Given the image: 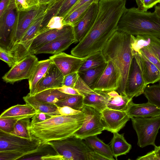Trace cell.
<instances>
[{"label":"cell","mask_w":160,"mask_h":160,"mask_svg":"<svg viewBox=\"0 0 160 160\" xmlns=\"http://www.w3.org/2000/svg\"><path fill=\"white\" fill-rule=\"evenodd\" d=\"M38 61L37 58L34 54H29L11 67L2 79L6 82L12 84L22 80L28 79Z\"/></svg>","instance_id":"obj_10"},{"label":"cell","mask_w":160,"mask_h":160,"mask_svg":"<svg viewBox=\"0 0 160 160\" xmlns=\"http://www.w3.org/2000/svg\"><path fill=\"white\" fill-rule=\"evenodd\" d=\"M52 116L44 112H39L35 114L32 118L30 124L42 122L51 118Z\"/></svg>","instance_id":"obj_48"},{"label":"cell","mask_w":160,"mask_h":160,"mask_svg":"<svg viewBox=\"0 0 160 160\" xmlns=\"http://www.w3.org/2000/svg\"><path fill=\"white\" fill-rule=\"evenodd\" d=\"M82 111L85 114L84 121L81 127L75 132L73 136L83 140L89 136L97 135L105 130L101 112L85 105Z\"/></svg>","instance_id":"obj_8"},{"label":"cell","mask_w":160,"mask_h":160,"mask_svg":"<svg viewBox=\"0 0 160 160\" xmlns=\"http://www.w3.org/2000/svg\"><path fill=\"white\" fill-rule=\"evenodd\" d=\"M138 8L140 11L144 12L160 3V0H135Z\"/></svg>","instance_id":"obj_42"},{"label":"cell","mask_w":160,"mask_h":160,"mask_svg":"<svg viewBox=\"0 0 160 160\" xmlns=\"http://www.w3.org/2000/svg\"><path fill=\"white\" fill-rule=\"evenodd\" d=\"M93 2H89L82 6L68 16L64 17L63 20L65 24L72 26L77 22L83 17Z\"/></svg>","instance_id":"obj_36"},{"label":"cell","mask_w":160,"mask_h":160,"mask_svg":"<svg viewBox=\"0 0 160 160\" xmlns=\"http://www.w3.org/2000/svg\"><path fill=\"white\" fill-rule=\"evenodd\" d=\"M57 107L60 114L62 115L68 116L77 114L82 111L76 110L67 106Z\"/></svg>","instance_id":"obj_49"},{"label":"cell","mask_w":160,"mask_h":160,"mask_svg":"<svg viewBox=\"0 0 160 160\" xmlns=\"http://www.w3.org/2000/svg\"><path fill=\"white\" fill-rule=\"evenodd\" d=\"M137 160H160V157L154 150L146 154L141 157H138Z\"/></svg>","instance_id":"obj_50"},{"label":"cell","mask_w":160,"mask_h":160,"mask_svg":"<svg viewBox=\"0 0 160 160\" xmlns=\"http://www.w3.org/2000/svg\"><path fill=\"white\" fill-rule=\"evenodd\" d=\"M39 112L29 105L26 103L23 105L18 104L12 106L4 111L1 114L0 118L35 115Z\"/></svg>","instance_id":"obj_28"},{"label":"cell","mask_w":160,"mask_h":160,"mask_svg":"<svg viewBox=\"0 0 160 160\" xmlns=\"http://www.w3.org/2000/svg\"><path fill=\"white\" fill-rule=\"evenodd\" d=\"M107 93L109 96L111 98L114 97L119 95L118 92L116 91H111L107 92Z\"/></svg>","instance_id":"obj_55"},{"label":"cell","mask_w":160,"mask_h":160,"mask_svg":"<svg viewBox=\"0 0 160 160\" xmlns=\"http://www.w3.org/2000/svg\"><path fill=\"white\" fill-rule=\"evenodd\" d=\"M84 118L82 111L73 115H57L43 122L30 124L29 128L32 137L40 140L42 144H46L49 141L73 135L81 127Z\"/></svg>","instance_id":"obj_2"},{"label":"cell","mask_w":160,"mask_h":160,"mask_svg":"<svg viewBox=\"0 0 160 160\" xmlns=\"http://www.w3.org/2000/svg\"><path fill=\"white\" fill-rule=\"evenodd\" d=\"M11 0H1L0 2V16L4 13L8 7Z\"/></svg>","instance_id":"obj_54"},{"label":"cell","mask_w":160,"mask_h":160,"mask_svg":"<svg viewBox=\"0 0 160 160\" xmlns=\"http://www.w3.org/2000/svg\"><path fill=\"white\" fill-rule=\"evenodd\" d=\"M52 62L49 58L38 61L32 73L28 79L30 92L28 94L33 96L37 86L46 73Z\"/></svg>","instance_id":"obj_22"},{"label":"cell","mask_w":160,"mask_h":160,"mask_svg":"<svg viewBox=\"0 0 160 160\" xmlns=\"http://www.w3.org/2000/svg\"><path fill=\"white\" fill-rule=\"evenodd\" d=\"M30 118H22L15 124L13 131L10 133L22 137L32 139L33 138L29 127L30 125Z\"/></svg>","instance_id":"obj_32"},{"label":"cell","mask_w":160,"mask_h":160,"mask_svg":"<svg viewBox=\"0 0 160 160\" xmlns=\"http://www.w3.org/2000/svg\"><path fill=\"white\" fill-rule=\"evenodd\" d=\"M126 112L130 118H152L160 116V109L148 102L146 103L137 104L134 103L132 100L129 103Z\"/></svg>","instance_id":"obj_21"},{"label":"cell","mask_w":160,"mask_h":160,"mask_svg":"<svg viewBox=\"0 0 160 160\" xmlns=\"http://www.w3.org/2000/svg\"><path fill=\"white\" fill-rule=\"evenodd\" d=\"M63 19L64 18L62 17H53L49 21L46 26L39 31L37 35L50 29L61 28L66 26Z\"/></svg>","instance_id":"obj_40"},{"label":"cell","mask_w":160,"mask_h":160,"mask_svg":"<svg viewBox=\"0 0 160 160\" xmlns=\"http://www.w3.org/2000/svg\"><path fill=\"white\" fill-rule=\"evenodd\" d=\"M99 2H93L83 17L72 26L77 43L83 38L92 26L98 13Z\"/></svg>","instance_id":"obj_14"},{"label":"cell","mask_w":160,"mask_h":160,"mask_svg":"<svg viewBox=\"0 0 160 160\" xmlns=\"http://www.w3.org/2000/svg\"><path fill=\"white\" fill-rule=\"evenodd\" d=\"M84 97L82 95H71L55 104L58 107L67 106L76 110L82 111L84 106Z\"/></svg>","instance_id":"obj_33"},{"label":"cell","mask_w":160,"mask_h":160,"mask_svg":"<svg viewBox=\"0 0 160 160\" xmlns=\"http://www.w3.org/2000/svg\"><path fill=\"white\" fill-rule=\"evenodd\" d=\"M65 0H60V1L62 2H64V1H65Z\"/></svg>","instance_id":"obj_60"},{"label":"cell","mask_w":160,"mask_h":160,"mask_svg":"<svg viewBox=\"0 0 160 160\" xmlns=\"http://www.w3.org/2000/svg\"><path fill=\"white\" fill-rule=\"evenodd\" d=\"M142 71L146 84H153L160 79V71L141 52L133 54Z\"/></svg>","instance_id":"obj_20"},{"label":"cell","mask_w":160,"mask_h":160,"mask_svg":"<svg viewBox=\"0 0 160 160\" xmlns=\"http://www.w3.org/2000/svg\"><path fill=\"white\" fill-rule=\"evenodd\" d=\"M44 144H42L40 140L34 137L30 139L0 130V151L38 149Z\"/></svg>","instance_id":"obj_9"},{"label":"cell","mask_w":160,"mask_h":160,"mask_svg":"<svg viewBox=\"0 0 160 160\" xmlns=\"http://www.w3.org/2000/svg\"><path fill=\"white\" fill-rule=\"evenodd\" d=\"M55 0H44L41 5H46L48 6L52 3Z\"/></svg>","instance_id":"obj_57"},{"label":"cell","mask_w":160,"mask_h":160,"mask_svg":"<svg viewBox=\"0 0 160 160\" xmlns=\"http://www.w3.org/2000/svg\"><path fill=\"white\" fill-rule=\"evenodd\" d=\"M132 99L126 95L119 94L113 98L109 97L107 104V108L121 111H127L130 102Z\"/></svg>","instance_id":"obj_30"},{"label":"cell","mask_w":160,"mask_h":160,"mask_svg":"<svg viewBox=\"0 0 160 160\" xmlns=\"http://www.w3.org/2000/svg\"><path fill=\"white\" fill-rule=\"evenodd\" d=\"M39 159L64 160L63 157L57 154L55 155L48 154L43 156L40 157Z\"/></svg>","instance_id":"obj_53"},{"label":"cell","mask_w":160,"mask_h":160,"mask_svg":"<svg viewBox=\"0 0 160 160\" xmlns=\"http://www.w3.org/2000/svg\"><path fill=\"white\" fill-rule=\"evenodd\" d=\"M152 63L155 65L160 71V61L146 47H144L139 51Z\"/></svg>","instance_id":"obj_47"},{"label":"cell","mask_w":160,"mask_h":160,"mask_svg":"<svg viewBox=\"0 0 160 160\" xmlns=\"http://www.w3.org/2000/svg\"><path fill=\"white\" fill-rule=\"evenodd\" d=\"M23 98L26 104L31 105L39 112L48 113L52 116L60 115L58 107L55 104L38 101L28 94Z\"/></svg>","instance_id":"obj_26"},{"label":"cell","mask_w":160,"mask_h":160,"mask_svg":"<svg viewBox=\"0 0 160 160\" xmlns=\"http://www.w3.org/2000/svg\"><path fill=\"white\" fill-rule=\"evenodd\" d=\"M18 11H27L37 9L40 5L38 0H15Z\"/></svg>","instance_id":"obj_39"},{"label":"cell","mask_w":160,"mask_h":160,"mask_svg":"<svg viewBox=\"0 0 160 160\" xmlns=\"http://www.w3.org/2000/svg\"><path fill=\"white\" fill-rule=\"evenodd\" d=\"M144 96L148 102L160 109V85H147L144 91Z\"/></svg>","instance_id":"obj_35"},{"label":"cell","mask_w":160,"mask_h":160,"mask_svg":"<svg viewBox=\"0 0 160 160\" xmlns=\"http://www.w3.org/2000/svg\"><path fill=\"white\" fill-rule=\"evenodd\" d=\"M107 61L105 69L92 88L94 91L108 92L117 91L118 88V78L114 66L111 61Z\"/></svg>","instance_id":"obj_13"},{"label":"cell","mask_w":160,"mask_h":160,"mask_svg":"<svg viewBox=\"0 0 160 160\" xmlns=\"http://www.w3.org/2000/svg\"><path fill=\"white\" fill-rule=\"evenodd\" d=\"M77 43L73 28L61 36L44 45L34 54L49 53L56 54L67 49L72 43Z\"/></svg>","instance_id":"obj_16"},{"label":"cell","mask_w":160,"mask_h":160,"mask_svg":"<svg viewBox=\"0 0 160 160\" xmlns=\"http://www.w3.org/2000/svg\"><path fill=\"white\" fill-rule=\"evenodd\" d=\"M149 35H139L134 36L131 35V45L132 54L137 52L142 48L147 46L149 43Z\"/></svg>","instance_id":"obj_38"},{"label":"cell","mask_w":160,"mask_h":160,"mask_svg":"<svg viewBox=\"0 0 160 160\" xmlns=\"http://www.w3.org/2000/svg\"><path fill=\"white\" fill-rule=\"evenodd\" d=\"M79 76L78 72H74L65 76L63 85L74 88Z\"/></svg>","instance_id":"obj_46"},{"label":"cell","mask_w":160,"mask_h":160,"mask_svg":"<svg viewBox=\"0 0 160 160\" xmlns=\"http://www.w3.org/2000/svg\"><path fill=\"white\" fill-rule=\"evenodd\" d=\"M74 88L77 89L84 96L96 92V91L93 90L84 82L80 76Z\"/></svg>","instance_id":"obj_44"},{"label":"cell","mask_w":160,"mask_h":160,"mask_svg":"<svg viewBox=\"0 0 160 160\" xmlns=\"http://www.w3.org/2000/svg\"><path fill=\"white\" fill-rule=\"evenodd\" d=\"M46 144L41 148L36 149H30L21 151H0V160H14L20 159L26 156L36 153L45 147Z\"/></svg>","instance_id":"obj_34"},{"label":"cell","mask_w":160,"mask_h":160,"mask_svg":"<svg viewBox=\"0 0 160 160\" xmlns=\"http://www.w3.org/2000/svg\"><path fill=\"white\" fill-rule=\"evenodd\" d=\"M40 4L41 5L42 4V3L43 2L44 0H38Z\"/></svg>","instance_id":"obj_59"},{"label":"cell","mask_w":160,"mask_h":160,"mask_svg":"<svg viewBox=\"0 0 160 160\" xmlns=\"http://www.w3.org/2000/svg\"><path fill=\"white\" fill-rule=\"evenodd\" d=\"M34 115H26L5 118H0V130L6 132L11 133L13 131L14 126L18 120L25 118H32Z\"/></svg>","instance_id":"obj_37"},{"label":"cell","mask_w":160,"mask_h":160,"mask_svg":"<svg viewBox=\"0 0 160 160\" xmlns=\"http://www.w3.org/2000/svg\"><path fill=\"white\" fill-rule=\"evenodd\" d=\"M79 0H65L55 16L64 17Z\"/></svg>","instance_id":"obj_45"},{"label":"cell","mask_w":160,"mask_h":160,"mask_svg":"<svg viewBox=\"0 0 160 160\" xmlns=\"http://www.w3.org/2000/svg\"><path fill=\"white\" fill-rule=\"evenodd\" d=\"M150 42L146 47L160 61V38L149 36Z\"/></svg>","instance_id":"obj_41"},{"label":"cell","mask_w":160,"mask_h":160,"mask_svg":"<svg viewBox=\"0 0 160 160\" xmlns=\"http://www.w3.org/2000/svg\"><path fill=\"white\" fill-rule=\"evenodd\" d=\"M17 12L15 0H11L7 8L0 16V47L9 51L13 44V29Z\"/></svg>","instance_id":"obj_7"},{"label":"cell","mask_w":160,"mask_h":160,"mask_svg":"<svg viewBox=\"0 0 160 160\" xmlns=\"http://www.w3.org/2000/svg\"><path fill=\"white\" fill-rule=\"evenodd\" d=\"M40 7V6L37 9L29 11H18L13 29L14 40L11 50L19 42L32 21L37 15Z\"/></svg>","instance_id":"obj_17"},{"label":"cell","mask_w":160,"mask_h":160,"mask_svg":"<svg viewBox=\"0 0 160 160\" xmlns=\"http://www.w3.org/2000/svg\"><path fill=\"white\" fill-rule=\"evenodd\" d=\"M131 35L117 30L105 45L102 52L107 61L110 60L116 70L119 94L126 95L125 86L132 60L133 57L131 45Z\"/></svg>","instance_id":"obj_1"},{"label":"cell","mask_w":160,"mask_h":160,"mask_svg":"<svg viewBox=\"0 0 160 160\" xmlns=\"http://www.w3.org/2000/svg\"><path fill=\"white\" fill-rule=\"evenodd\" d=\"M113 133L110 147L113 157L117 160L118 156L126 155L129 152L132 146L125 139L124 134H120L118 132Z\"/></svg>","instance_id":"obj_24"},{"label":"cell","mask_w":160,"mask_h":160,"mask_svg":"<svg viewBox=\"0 0 160 160\" xmlns=\"http://www.w3.org/2000/svg\"><path fill=\"white\" fill-rule=\"evenodd\" d=\"M159 82V84L160 85V79L158 81Z\"/></svg>","instance_id":"obj_61"},{"label":"cell","mask_w":160,"mask_h":160,"mask_svg":"<svg viewBox=\"0 0 160 160\" xmlns=\"http://www.w3.org/2000/svg\"><path fill=\"white\" fill-rule=\"evenodd\" d=\"M107 63L88 70L78 71L80 77L92 89L105 69Z\"/></svg>","instance_id":"obj_29"},{"label":"cell","mask_w":160,"mask_h":160,"mask_svg":"<svg viewBox=\"0 0 160 160\" xmlns=\"http://www.w3.org/2000/svg\"><path fill=\"white\" fill-rule=\"evenodd\" d=\"M147 85L140 68L134 56L131 63L125 86V94L130 99L143 93Z\"/></svg>","instance_id":"obj_11"},{"label":"cell","mask_w":160,"mask_h":160,"mask_svg":"<svg viewBox=\"0 0 160 160\" xmlns=\"http://www.w3.org/2000/svg\"><path fill=\"white\" fill-rule=\"evenodd\" d=\"M64 76L52 62L46 73L38 83L34 94L47 89L58 88L62 87Z\"/></svg>","instance_id":"obj_18"},{"label":"cell","mask_w":160,"mask_h":160,"mask_svg":"<svg viewBox=\"0 0 160 160\" xmlns=\"http://www.w3.org/2000/svg\"><path fill=\"white\" fill-rule=\"evenodd\" d=\"M58 89L61 92L66 94L70 95H82L77 89L71 87L63 85Z\"/></svg>","instance_id":"obj_52"},{"label":"cell","mask_w":160,"mask_h":160,"mask_svg":"<svg viewBox=\"0 0 160 160\" xmlns=\"http://www.w3.org/2000/svg\"><path fill=\"white\" fill-rule=\"evenodd\" d=\"M154 12L160 18V3L156 5L154 8Z\"/></svg>","instance_id":"obj_56"},{"label":"cell","mask_w":160,"mask_h":160,"mask_svg":"<svg viewBox=\"0 0 160 160\" xmlns=\"http://www.w3.org/2000/svg\"><path fill=\"white\" fill-rule=\"evenodd\" d=\"M70 95L61 92L58 88H50L41 91L32 96L38 101L55 104Z\"/></svg>","instance_id":"obj_27"},{"label":"cell","mask_w":160,"mask_h":160,"mask_svg":"<svg viewBox=\"0 0 160 160\" xmlns=\"http://www.w3.org/2000/svg\"><path fill=\"white\" fill-rule=\"evenodd\" d=\"M0 59L7 64L10 67H12L16 63V61L10 51L0 47Z\"/></svg>","instance_id":"obj_43"},{"label":"cell","mask_w":160,"mask_h":160,"mask_svg":"<svg viewBox=\"0 0 160 160\" xmlns=\"http://www.w3.org/2000/svg\"><path fill=\"white\" fill-rule=\"evenodd\" d=\"M118 30L134 36L148 35L160 38V18L154 11L127 8L118 22Z\"/></svg>","instance_id":"obj_3"},{"label":"cell","mask_w":160,"mask_h":160,"mask_svg":"<svg viewBox=\"0 0 160 160\" xmlns=\"http://www.w3.org/2000/svg\"><path fill=\"white\" fill-rule=\"evenodd\" d=\"M71 25H66L59 29H50L40 33L33 39L28 50V54H34L39 48L66 33L72 28Z\"/></svg>","instance_id":"obj_19"},{"label":"cell","mask_w":160,"mask_h":160,"mask_svg":"<svg viewBox=\"0 0 160 160\" xmlns=\"http://www.w3.org/2000/svg\"><path fill=\"white\" fill-rule=\"evenodd\" d=\"M102 51L98 52L89 56L78 71L88 70L107 63Z\"/></svg>","instance_id":"obj_31"},{"label":"cell","mask_w":160,"mask_h":160,"mask_svg":"<svg viewBox=\"0 0 160 160\" xmlns=\"http://www.w3.org/2000/svg\"><path fill=\"white\" fill-rule=\"evenodd\" d=\"M100 0H79L68 12L63 18L66 17L73 11L79 8L82 6L89 2H93L95 1L99 2Z\"/></svg>","instance_id":"obj_51"},{"label":"cell","mask_w":160,"mask_h":160,"mask_svg":"<svg viewBox=\"0 0 160 160\" xmlns=\"http://www.w3.org/2000/svg\"><path fill=\"white\" fill-rule=\"evenodd\" d=\"M105 130L112 133L118 132L130 118L126 111L106 108L101 112Z\"/></svg>","instance_id":"obj_15"},{"label":"cell","mask_w":160,"mask_h":160,"mask_svg":"<svg viewBox=\"0 0 160 160\" xmlns=\"http://www.w3.org/2000/svg\"><path fill=\"white\" fill-rule=\"evenodd\" d=\"M88 57L81 58L62 52L54 55L49 58L65 76L74 72H78Z\"/></svg>","instance_id":"obj_12"},{"label":"cell","mask_w":160,"mask_h":160,"mask_svg":"<svg viewBox=\"0 0 160 160\" xmlns=\"http://www.w3.org/2000/svg\"><path fill=\"white\" fill-rule=\"evenodd\" d=\"M138 137V145L141 148L152 145L156 147L155 141L160 128V116L130 118Z\"/></svg>","instance_id":"obj_5"},{"label":"cell","mask_w":160,"mask_h":160,"mask_svg":"<svg viewBox=\"0 0 160 160\" xmlns=\"http://www.w3.org/2000/svg\"><path fill=\"white\" fill-rule=\"evenodd\" d=\"M83 140L72 135L64 139L49 141L46 144L51 146L64 160H93L94 151Z\"/></svg>","instance_id":"obj_4"},{"label":"cell","mask_w":160,"mask_h":160,"mask_svg":"<svg viewBox=\"0 0 160 160\" xmlns=\"http://www.w3.org/2000/svg\"><path fill=\"white\" fill-rule=\"evenodd\" d=\"M84 140L88 146L92 150L107 158L114 160L110 146L104 143L97 135L88 137Z\"/></svg>","instance_id":"obj_25"},{"label":"cell","mask_w":160,"mask_h":160,"mask_svg":"<svg viewBox=\"0 0 160 160\" xmlns=\"http://www.w3.org/2000/svg\"><path fill=\"white\" fill-rule=\"evenodd\" d=\"M46 9L47 5H40V10L37 15L19 42L9 51L14 58L17 63L28 55V49L33 39L41 29L42 24Z\"/></svg>","instance_id":"obj_6"},{"label":"cell","mask_w":160,"mask_h":160,"mask_svg":"<svg viewBox=\"0 0 160 160\" xmlns=\"http://www.w3.org/2000/svg\"><path fill=\"white\" fill-rule=\"evenodd\" d=\"M154 150L160 157V146H156V147H155Z\"/></svg>","instance_id":"obj_58"},{"label":"cell","mask_w":160,"mask_h":160,"mask_svg":"<svg viewBox=\"0 0 160 160\" xmlns=\"http://www.w3.org/2000/svg\"><path fill=\"white\" fill-rule=\"evenodd\" d=\"M109 97L107 92L96 91L95 93L84 96V105L92 107L101 112L107 108Z\"/></svg>","instance_id":"obj_23"}]
</instances>
